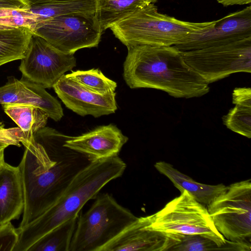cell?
Instances as JSON below:
<instances>
[{
    "label": "cell",
    "instance_id": "277c9868",
    "mask_svg": "<svg viewBox=\"0 0 251 251\" xmlns=\"http://www.w3.org/2000/svg\"><path fill=\"white\" fill-rule=\"evenodd\" d=\"M181 21L160 13L153 3L131 14L110 27L115 36L126 46L147 45L172 46L182 44L192 33L215 24Z\"/></svg>",
    "mask_w": 251,
    "mask_h": 251
},
{
    "label": "cell",
    "instance_id": "52a82bcc",
    "mask_svg": "<svg viewBox=\"0 0 251 251\" xmlns=\"http://www.w3.org/2000/svg\"><path fill=\"white\" fill-rule=\"evenodd\" d=\"M207 207L215 227L226 240L251 244L250 179L227 186Z\"/></svg>",
    "mask_w": 251,
    "mask_h": 251
},
{
    "label": "cell",
    "instance_id": "6da1fadb",
    "mask_svg": "<svg viewBox=\"0 0 251 251\" xmlns=\"http://www.w3.org/2000/svg\"><path fill=\"white\" fill-rule=\"evenodd\" d=\"M69 137L44 127L23 144L25 150L18 166L25 204L18 227L30 223L53 205L91 162L84 155L63 146Z\"/></svg>",
    "mask_w": 251,
    "mask_h": 251
},
{
    "label": "cell",
    "instance_id": "4316f807",
    "mask_svg": "<svg viewBox=\"0 0 251 251\" xmlns=\"http://www.w3.org/2000/svg\"><path fill=\"white\" fill-rule=\"evenodd\" d=\"M18 240V233L11 222L0 226V251H13Z\"/></svg>",
    "mask_w": 251,
    "mask_h": 251
},
{
    "label": "cell",
    "instance_id": "ffe728a7",
    "mask_svg": "<svg viewBox=\"0 0 251 251\" xmlns=\"http://www.w3.org/2000/svg\"><path fill=\"white\" fill-rule=\"evenodd\" d=\"M33 33L26 27L0 25V66L23 58Z\"/></svg>",
    "mask_w": 251,
    "mask_h": 251
},
{
    "label": "cell",
    "instance_id": "30bf717a",
    "mask_svg": "<svg viewBox=\"0 0 251 251\" xmlns=\"http://www.w3.org/2000/svg\"><path fill=\"white\" fill-rule=\"evenodd\" d=\"M76 66L74 54L64 53L33 33L19 70L22 78L44 88L53 87L65 73Z\"/></svg>",
    "mask_w": 251,
    "mask_h": 251
},
{
    "label": "cell",
    "instance_id": "4dcf8cb0",
    "mask_svg": "<svg viewBox=\"0 0 251 251\" xmlns=\"http://www.w3.org/2000/svg\"><path fill=\"white\" fill-rule=\"evenodd\" d=\"M4 150L0 149V166L4 162Z\"/></svg>",
    "mask_w": 251,
    "mask_h": 251
},
{
    "label": "cell",
    "instance_id": "e0dca14e",
    "mask_svg": "<svg viewBox=\"0 0 251 251\" xmlns=\"http://www.w3.org/2000/svg\"><path fill=\"white\" fill-rule=\"evenodd\" d=\"M154 167L169 178L180 193L186 190L196 201L206 207L227 189V186L222 183L209 185L198 182L165 161L157 162Z\"/></svg>",
    "mask_w": 251,
    "mask_h": 251
},
{
    "label": "cell",
    "instance_id": "44dd1931",
    "mask_svg": "<svg viewBox=\"0 0 251 251\" xmlns=\"http://www.w3.org/2000/svg\"><path fill=\"white\" fill-rule=\"evenodd\" d=\"M4 112L28 136L45 127L49 117L41 108L29 104H2Z\"/></svg>",
    "mask_w": 251,
    "mask_h": 251
},
{
    "label": "cell",
    "instance_id": "cb8c5ba5",
    "mask_svg": "<svg viewBox=\"0 0 251 251\" xmlns=\"http://www.w3.org/2000/svg\"><path fill=\"white\" fill-rule=\"evenodd\" d=\"M66 75L86 89L100 94L115 92L117 87L116 82L106 77L98 69L78 70Z\"/></svg>",
    "mask_w": 251,
    "mask_h": 251
},
{
    "label": "cell",
    "instance_id": "603a6c76",
    "mask_svg": "<svg viewBox=\"0 0 251 251\" xmlns=\"http://www.w3.org/2000/svg\"><path fill=\"white\" fill-rule=\"evenodd\" d=\"M164 251H230L226 240L225 245L219 246L213 240L199 234H166Z\"/></svg>",
    "mask_w": 251,
    "mask_h": 251
},
{
    "label": "cell",
    "instance_id": "ac0fdd59",
    "mask_svg": "<svg viewBox=\"0 0 251 251\" xmlns=\"http://www.w3.org/2000/svg\"><path fill=\"white\" fill-rule=\"evenodd\" d=\"M96 0H49L30 2L28 11L34 15L37 24L71 13L95 14Z\"/></svg>",
    "mask_w": 251,
    "mask_h": 251
},
{
    "label": "cell",
    "instance_id": "7c38bea8",
    "mask_svg": "<svg viewBox=\"0 0 251 251\" xmlns=\"http://www.w3.org/2000/svg\"><path fill=\"white\" fill-rule=\"evenodd\" d=\"M53 88L68 108L82 116L98 117L113 113L117 109L115 92L105 94L95 93L66 75L59 79Z\"/></svg>",
    "mask_w": 251,
    "mask_h": 251
},
{
    "label": "cell",
    "instance_id": "f546056e",
    "mask_svg": "<svg viewBox=\"0 0 251 251\" xmlns=\"http://www.w3.org/2000/svg\"><path fill=\"white\" fill-rule=\"evenodd\" d=\"M217 1L225 7L234 5L250 4L251 0H216Z\"/></svg>",
    "mask_w": 251,
    "mask_h": 251
},
{
    "label": "cell",
    "instance_id": "4fadbf2b",
    "mask_svg": "<svg viewBox=\"0 0 251 251\" xmlns=\"http://www.w3.org/2000/svg\"><path fill=\"white\" fill-rule=\"evenodd\" d=\"M128 138L114 125L99 126L76 137H69L63 146L86 156L91 161L118 155Z\"/></svg>",
    "mask_w": 251,
    "mask_h": 251
},
{
    "label": "cell",
    "instance_id": "ba28073f",
    "mask_svg": "<svg viewBox=\"0 0 251 251\" xmlns=\"http://www.w3.org/2000/svg\"><path fill=\"white\" fill-rule=\"evenodd\" d=\"M181 52L187 65L208 84L232 74L251 72V37Z\"/></svg>",
    "mask_w": 251,
    "mask_h": 251
},
{
    "label": "cell",
    "instance_id": "d6986e66",
    "mask_svg": "<svg viewBox=\"0 0 251 251\" xmlns=\"http://www.w3.org/2000/svg\"><path fill=\"white\" fill-rule=\"evenodd\" d=\"M157 0H96L95 17L102 32Z\"/></svg>",
    "mask_w": 251,
    "mask_h": 251
},
{
    "label": "cell",
    "instance_id": "9c48e42d",
    "mask_svg": "<svg viewBox=\"0 0 251 251\" xmlns=\"http://www.w3.org/2000/svg\"><path fill=\"white\" fill-rule=\"evenodd\" d=\"M95 14L71 13L36 24L34 33L66 54L98 46L102 34Z\"/></svg>",
    "mask_w": 251,
    "mask_h": 251
},
{
    "label": "cell",
    "instance_id": "484cf974",
    "mask_svg": "<svg viewBox=\"0 0 251 251\" xmlns=\"http://www.w3.org/2000/svg\"><path fill=\"white\" fill-rule=\"evenodd\" d=\"M28 137L20 127L6 128L3 123L0 122V149L11 145L19 147Z\"/></svg>",
    "mask_w": 251,
    "mask_h": 251
},
{
    "label": "cell",
    "instance_id": "f1b7e54d",
    "mask_svg": "<svg viewBox=\"0 0 251 251\" xmlns=\"http://www.w3.org/2000/svg\"><path fill=\"white\" fill-rule=\"evenodd\" d=\"M29 8L28 0H0V9L25 10Z\"/></svg>",
    "mask_w": 251,
    "mask_h": 251
},
{
    "label": "cell",
    "instance_id": "2e32d148",
    "mask_svg": "<svg viewBox=\"0 0 251 251\" xmlns=\"http://www.w3.org/2000/svg\"><path fill=\"white\" fill-rule=\"evenodd\" d=\"M24 204L19 168L4 161L0 166V226L18 219Z\"/></svg>",
    "mask_w": 251,
    "mask_h": 251
},
{
    "label": "cell",
    "instance_id": "3957f363",
    "mask_svg": "<svg viewBox=\"0 0 251 251\" xmlns=\"http://www.w3.org/2000/svg\"><path fill=\"white\" fill-rule=\"evenodd\" d=\"M126 165L118 155L91 162L75 177L59 199L30 223L17 228L18 240L13 251H28L47 233L78 217L83 206L95 198L110 181L121 176Z\"/></svg>",
    "mask_w": 251,
    "mask_h": 251
},
{
    "label": "cell",
    "instance_id": "1f68e13d",
    "mask_svg": "<svg viewBox=\"0 0 251 251\" xmlns=\"http://www.w3.org/2000/svg\"><path fill=\"white\" fill-rule=\"evenodd\" d=\"M49 0H28L29 2H34L40 1Z\"/></svg>",
    "mask_w": 251,
    "mask_h": 251
},
{
    "label": "cell",
    "instance_id": "5b68a950",
    "mask_svg": "<svg viewBox=\"0 0 251 251\" xmlns=\"http://www.w3.org/2000/svg\"><path fill=\"white\" fill-rule=\"evenodd\" d=\"M138 218L112 195L102 194L77 218L69 251H99Z\"/></svg>",
    "mask_w": 251,
    "mask_h": 251
},
{
    "label": "cell",
    "instance_id": "9a60e30c",
    "mask_svg": "<svg viewBox=\"0 0 251 251\" xmlns=\"http://www.w3.org/2000/svg\"><path fill=\"white\" fill-rule=\"evenodd\" d=\"M144 226L141 217H138L99 251H164L166 235Z\"/></svg>",
    "mask_w": 251,
    "mask_h": 251
},
{
    "label": "cell",
    "instance_id": "8992f818",
    "mask_svg": "<svg viewBox=\"0 0 251 251\" xmlns=\"http://www.w3.org/2000/svg\"><path fill=\"white\" fill-rule=\"evenodd\" d=\"M141 218L145 228L164 235L199 234L213 240L220 247L226 242L215 227L206 207L186 190L160 210Z\"/></svg>",
    "mask_w": 251,
    "mask_h": 251
},
{
    "label": "cell",
    "instance_id": "5bb4252c",
    "mask_svg": "<svg viewBox=\"0 0 251 251\" xmlns=\"http://www.w3.org/2000/svg\"><path fill=\"white\" fill-rule=\"evenodd\" d=\"M8 82L0 87V104H29L37 106L49 118L58 121L63 116L60 102L45 89L22 78L8 77Z\"/></svg>",
    "mask_w": 251,
    "mask_h": 251
},
{
    "label": "cell",
    "instance_id": "7a4b0ae2",
    "mask_svg": "<svg viewBox=\"0 0 251 251\" xmlns=\"http://www.w3.org/2000/svg\"><path fill=\"white\" fill-rule=\"evenodd\" d=\"M126 47L123 76L130 88L155 89L185 99L200 97L209 92V84L187 65L175 46Z\"/></svg>",
    "mask_w": 251,
    "mask_h": 251
},
{
    "label": "cell",
    "instance_id": "8fae6325",
    "mask_svg": "<svg viewBox=\"0 0 251 251\" xmlns=\"http://www.w3.org/2000/svg\"><path fill=\"white\" fill-rule=\"evenodd\" d=\"M251 37V6L216 20L210 26L191 34L175 46L187 51L230 43Z\"/></svg>",
    "mask_w": 251,
    "mask_h": 251
},
{
    "label": "cell",
    "instance_id": "83f0119b",
    "mask_svg": "<svg viewBox=\"0 0 251 251\" xmlns=\"http://www.w3.org/2000/svg\"><path fill=\"white\" fill-rule=\"evenodd\" d=\"M233 103L251 105V91L250 87L236 88L232 93Z\"/></svg>",
    "mask_w": 251,
    "mask_h": 251
},
{
    "label": "cell",
    "instance_id": "d4e9b609",
    "mask_svg": "<svg viewBox=\"0 0 251 251\" xmlns=\"http://www.w3.org/2000/svg\"><path fill=\"white\" fill-rule=\"evenodd\" d=\"M222 118L227 128L248 138L251 137V105L237 103Z\"/></svg>",
    "mask_w": 251,
    "mask_h": 251
},
{
    "label": "cell",
    "instance_id": "7402d4cb",
    "mask_svg": "<svg viewBox=\"0 0 251 251\" xmlns=\"http://www.w3.org/2000/svg\"><path fill=\"white\" fill-rule=\"evenodd\" d=\"M77 218L67 220L47 233L28 251H69Z\"/></svg>",
    "mask_w": 251,
    "mask_h": 251
}]
</instances>
